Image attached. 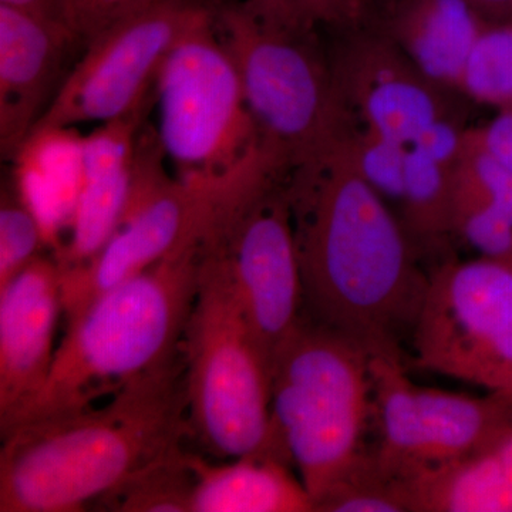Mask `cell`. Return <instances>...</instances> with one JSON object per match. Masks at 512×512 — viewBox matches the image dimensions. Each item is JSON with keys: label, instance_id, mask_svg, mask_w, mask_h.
<instances>
[{"label": "cell", "instance_id": "cell-1", "mask_svg": "<svg viewBox=\"0 0 512 512\" xmlns=\"http://www.w3.org/2000/svg\"><path fill=\"white\" fill-rule=\"evenodd\" d=\"M308 316L369 353L404 356L429 269L399 215L370 184L348 137L286 174Z\"/></svg>", "mask_w": 512, "mask_h": 512}, {"label": "cell", "instance_id": "cell-2", "mask_svg": "<svg viewBox=\"0 0 512 512\" xmlns=\"http://www.w3.org/2000/svg\"><path fill=\"white\" fill-rule=\"evenodd\" d=\"M185 360L107 402L2 436L0 512H79L183 448Z\"/></svg>", "mask_w": 512, "mask_h": 512}, {"label": "cell", "instance_id": "cell-3", "mask_svg": "<svg viewBox=\"0 0 512 512\" xmlns=\"http://www.w3.org/2000/svg\"><path fill=\"white\" fill-rule=\"evenodd\" d=\"M205 239L114 286L69 320L46 382L0 426L2 436L36 421L92 409L183 363Z\"/></svg>", "mask_w": 512, "mask_h": 512}, {"label": "cell", "instance_id": "cell-4", "mask_svg": "<svg viewBox=\"0 0 512 512\" xmlns=\"http://www.w3.org/2000/svg\"><path fill=\"white\" fill-rule=\"evenodd\" d=\"M262 150L289 173L348 131L320 28L269 0H214Z\"/></svg>", "mask_w": 512, "mask_h": 512}, {"label": "cell", "instance_id": "cell-5", "mask_svg": "<svg viewBox=\"0 0 512 512\" xmlns=\"http://www.w3.org/2000/svg\"><path fill=\"white\" fill-rule=\"evenodd\" d=\"M373 421L370 353L303 315L272 359L269 451L291 464L313 508L369 447Z\"/></svg>", "mask_w": 512, "mask_h": 512}, {"label": "cell", "instance_id": "cell-6", "mask_svg": "<svg viewBox=\"0 0 512 512\" xmlns=\"http://www.w3.org/2000/svg\"><path fill=\"white\" fill-rule=\"evenodd\" d=\"M165 160L157 133L140 131L119 227L89 261L60 266L67 322L114 286L208 237L272 173L264 154L225 177H171Z\"/></svg>", "mask_w": 512, "mask_h": 512}, {"label": "cell", "instance_id": "cell-7", "mask_svg": "<svg viewBox=\"0 0 512 512\" xmlns=\"http://www.w3.org/2000/svg\"><path fill=\"white\" fill-rule=\"evenodd\" d=\"M184 355L192 436L217 457L268 451L272 359L255 335L210 237L205 239Z\"/></svg>", "mask_w": 512, "mask_h": 512}, {"label": "cell", "instance_id": "cell-8", "mask_svg": "<svg viewBox=\"0 0 512 512\" xmlns=\"http://www.w3.org/2000/svg\"><path fill=\"white\" fill-rule=\"evenodd\" d=\"M212 2L178 37L156 82L157 137L178 177H225L264 151Z\"/></svg>", "mask_w": 512, "mask_h": 512}, {"label": "cell", "instance_id": "cell-9", "mask_svg": "<svg viewBox=\"0 0 512 512\" xmlns=\"http://www.w3.org/2000/svg\"><path fill=\"white\" fill-rule=\"evenodd\" d=\"M414 365L512 397V265L456 256L429 269Z\"/></svg>", "mask_w": 512, "mask_h": 512}, {"label": "cell", "instance_id": "cell-10", "mask_svg": "<svg viewBox=\"0 0 512 512\" xmlns=\"http://www.w3.org/2000/svg\"><path fill=\"white\" fill-rule=\"evenodd\" d=\"M377 440L384 467L407 483L483 447L512 424L503 394L468 396L413 382L406 357L370 353Z\"/></svg>", "mask_w": 512, "mask_h": 512}, {"label": "cell", "instance_id": "cell-11", "mask_svg": "<svg viewBox=\"0 0 512 512\" xmlns=\"http://www.w3.org/2000/svg\"><path fill=\"white\" fill-rule=\"evenodd\" d=\"M210 2L154 0L93 37L32 133L106 123L151 101L165 57Z\"/></svg>", "mask_w": 512, "mask_h": 512}, {"label": "cell", "instance_id": "cell-12", "mask_svg": "<svg viewBox=\"0 0 512 512\" xmlns=\"http://www.w3.org/2000/svg\"><path fill=\"white\" fill-rule=\"evenodd\" d=\"M210 239L227 264L255 335L274 359L305 311L286 174L239 202Z\"/></svg>", "mask_w": 512, "mask_h": 512}, {"label": "cell", "instance_id": "cell-13", "mask_svg": "<svg viewBox=\"0 0 512 512\" xmlns=\"http://www.w3.org/2000/svg\"><path fill=\"white\" fill-rule=\"evenodd\" d=\"M339 37L330 50L348 133L410 148L430 127L463 117L460 93L429 79L373 20Z\"/></svg>", "mask_w": 512, "mask_h": 512}, {"label": "cell", "instance_id": "cell-14", "mask_svg": "<svg viewBox=\"0 0 512 512\" xmlns=\"http://www.w3.org/2000/svg\"><path fill=\"white\" fill-rule=\"evenodd\" d=\"M73 29L0 3V151L13 158L66 79Z\"/></svg>", "mask_w": 512, "mask_h": 512}, {"label": "cell", "instance_id": "cell-15", "mask_svg": "<svg viewBox=\"0 0 512 512\" xmlns=\"http://www.w3.org/2000/svg\"><path fill=\"white\" fill-rule=\"evenodd\" d=\"M59 262L39 256L0 289V426L46 382L62 308Z\"/></svg>", "mask_w": 512, "mask_h": 512}, {"label": "cell", "instance_id": "cell-16", "mask_svg": "<svg viewBox=\"0 0 512 512\" xmlns=\"http://www.w3.org/2000/svg\"><path fill=\"white\" fill-rule=\"evenodd\" d=\"M373 23L429 79L458 92L488 22L470 0H390L375 9Z\"/></svg>", "mask_w": 512, "mask_h": 512}, {"label": "cell", "instance_id": "cell-17", "mask_svg": "<svg viewBox=\"0 0 512 512\" xmlns=\"http://www.w3.org/2000/svg\"><path fill=\"white\" fill-rule=\"evenodd\" d=\"M191 512H313V501L291 464L271 451L212 464L190 454Z\"/></svg>", "mask_w": 512, "mask_h": 512}, {"label": "cell", "instance_id": "cell-18", "mask_svg": "<svg viewBox=\"0 0 512 512\" xmlns=\"http://www.w3.org/2000/svg\"><path fill=\"white\" fill-rule=\"evenodd\" d=\"M412 512H512V424L468 456L410 483Z\"/></svg>", "mask_w": 512, "mask_h": 512}, {"label": "cell", "instance_id": "cell-19", "mask_svg": "<svg viewBox=\"0 0 512 512\" xmlns=\"http://www.w3.org/2000/svg\"><path fill=\"white\" fill-rule=\"evenodd\" d=\"M458 161L410 147L404 163L400 221L427 269L453 258L454 174Z\"/></svg>", "mask_w": 512, "mask_h": 512}, {"label": "cell", "instance_id": "cell-20", "mask_svg": "<svg viewBox=\"0 0 512 512\" xmlns=\"http://www.w3.org/2000/svg\"><path fill=\"white\" fill-rule=\"evenodd\" d=\"M315 512H412L410 483L390 473L369 446L316 501Z\"/></svg>", "mask_w": 512, "mask_h": 512}, {"label": "cell", "instance_id": "cell-21", "mask_svg": "<svg viewBox=\"0 0 512 512\" xmlns=\"http://www.w3.org/2000/svg\"><path fill=\"white\" fill-rule=\"evenodd\" d=\"M458 92L498 111L512 109V19L485 25L468 56Z\"/></svg>", "mask_w": 512, "mask_h": 512}, {"label": "cell", "instance_id": "cell-22", "mask_svg": "<svg viewBox=\"0 0 512 512\" xmlns=\"http://www.w3.org/2000/svg\"><path fill=\"white\" fill-rule=\"evenodd\" d=\"M183 448L165 458L101 504L120 512H191L194 471Z\"/></svg>", "mask_w": 512, "mask_h": 512}, {"label": "cell", "instance_id": "cell-23", "mask_svg": "<svg viewBox=\"0 0 512 512\" xmlns=\"http://www.w3.org/2000/svg\"><path fill=\"white\" fill-rule=\"evenodd\" d=\"M151 101L117 117L101 123L97 130L80 141V164L82 183L103 180L126 174L133 167L141 123L146 117ZM80 183V184H82Z\"/></svg>", "mask_w": 512, "mask_h": 512}, {"label": "cell", "instance_id": "cell-24", "mask_svg": "<svg viewBox=\"0 0 512 512\" xmlns=\"http://www.w3.org/2000/svg\"><path fill=\"white\" fill-rule=\"evenodd\" d=\"M454 241L476 251L481 258L512 265V221L504 212L454 187Z\"/></svg>", "mask_w": 512, "mask_h": 512}, {"label": "cell", "instance_id": "cell-25", "mask_svg": "<svg viewBox=\"0 0 512 512\" xmlns=\"http://www.w3.org/2000/svg\"><path fill=\"white\" fill-rule=\"evenodd\" d=\"M46 241L42 224L18 192L2 190L0 202V289L39 258Z\"/></svg>", "mask_w": 512, "mask_h": 512}, {"label": "cell", "instance_id": "cell-26", "mask_svg": "<svg viewBox=\"0 0 512 512\" xmlns=\"http://www.w3.org/2000/svg\"><path fill=\"white\" fill-rule=\"evenodd\" d=\"M454 187L493 205L512 221V171L485 150L473 128L466 131Z\"/></svg>", "mask_w": 512, "mask_h": 512}, {"label": "cell", "instance_id": "cell-27", "mask_svg": "<svg viewBox=\"0 0 512 512\" xmlns=\"http://www.w3.org/2000/svg\"><path fill=\"white\" fill-rule=\"evenodd\" d=\"M320 29L345 33L372 22L373 0H269Z\"/></svg>", "mask_w": 512, "mask_h": 512}, {"label": "cell", "instance_id": "cell-28", "mask_svg": "<svg viewBox=\"0 0 512 512\" xmlns=\"http://www.w3.org/2000/svg\"><path fill=\"white\" fill-rule=\"evenodd\" d=\"M154 0H72L73 25L84 43Z\"/></svg>", "mask_w": 512, "mask_h": 512}, {"label": "cell", "instance_id": "cell-29", "mask_svg": "<svg viewBox=\"0 0 512 512\" xmlns=\"http://www.w3.org/2000/svg\"><path fill=\"white\" fill-rule=\"evenodd\" d=\"M485 150L512 171V109L500 110L483 127H473Z\"/></svg>", "mask_w": 512, "mask_h": 512}, {"label": "cell", "instance_id": "cell-30", "mask_svg": "<svg viewBox=\"0 0 512 512\" xmlns=\"http://www.w3.org/2000/svg\"><path fill=\"white\" fill-rule=\"evenodd\" d=\"M0 3L25 10L50 22L60 23L76 32L73 25L72 0H0Z\"/></svg>", "mask_w": 512, "mask_h": 512}, {"label": "cell", "instance_id": "cell-31", "mask_svg": "<svg viewBox=\"0 0 512 512\" xmlns=\"http://www.w3.org/2000/svg\"><path fill=\"white\" fill-rule=\"evenodd\" d=\"M470 3L488 23L512 19V0H470Z\"/></svg>", "mask_w": 512, "mask_h": 512}, {"label": "cell", "instance_id": "cell-32", "mask_svg": "<svg viewBox=\"0 0 512 512\" xmlns=\"http://www.w3.org/2000/svg\"><path fill=\"white\" fill-rule=\"evenodd\" d=\"M390 2V0H373V5H375V9L379 8V6L384 5V3Z\"/></svg>", "mask_w": 512, "mask_h": 512}, {"label": "cell", "instance_id": "cell-33", "mask_svg": "<svg viewBox=\"0 0 512 512\" xmlns=\"http://www.w3.org/2000/svg\"><path fill=\"white\" fill-rule=\"evenodd\" d=\"M508 399H510V400H511V402H512V397H508Z\"/></svg>", "mask_w": 512, "mask_h": 512}]
</instances>
